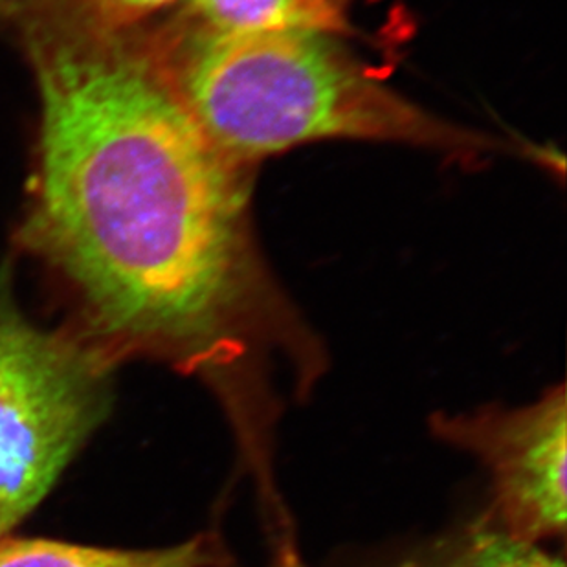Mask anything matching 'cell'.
<instances>
[{
    "label": "cell",
    "instance_id": "8",
    "mask_svg": "<svg viewBox=\"0 0 567 567\" xmlns=\"http://www.w3.org/2000/svg\"><path fill=\"white\" fill-rule=\"evenodd\" d=\"M178 0H75L78 10L109 30L127 32L145 17L177 4Z\"/></svg>",
    "mask_w": 567,
    "mask_h": 567
},
{
    "label": "cell",
    "instance_id": "4",
    "mask_svg": "<svg viewBox=\"0 0 567 567\" xmlns=\"http://www.w3.org/2000/svg\"><path fill=\"white\" fill-rule=\"evenodd\" d=\"M440 440L476 455L491 472L487 518L519 540L566 533L567 406L564 384L527 406L435 413Z\"/></svg>",
    "mask_w": 567,
    "mask_h": 567
},
{
    "label": "cell",
    "instance_id": "6",
    "mask_svg": "<svg viewBox=\"0 0 567 567\" xmlns=\"http://www.w3.org/2000/svg\"><path fill=\"white\" fill-rule=\"evenodd\" d=\"M195 27L215 33H348L337 0H189Z\"/></svg>",
    "mask_w": 567,
    "mask_h": 567
},
{
    "label": "cell",
    "instance_id": "7",
    "mask_svg": "<svg viewBox=\"0 0 567 567\" xmlns=\"http://www.w3.org/2000/svg\"><path fill=\"white\" fill-rule=\"evenodd\" d=\"M401 567H566L538 544L519 540L491 519H480Z\"/></svg>",
    "mask_w": 567,
    "mask_h": 567
},
{
    "label": "cell",
    "instance_id": "5",
    "mask_svg": "<svg viewBox=\"0 0 567 567\" xmlns=\"http://www.w3.org/2000/svg\"><path fill=\"white\" fill-rule=\"evenodd\" d=\"M220 557L204 536L158 549H103L54 540H0V567H209Z\"/></svg>",
    "mask_w": 567,
    "mask_h": 567
},
{
    "label": "cell",
    "instance_id": "2",
    "mask_svg": "<svg viewBox=\"0 0 567 567\" xmlns=\"http://www.w3.org/2000/svg\"><path fill=\"white\" fill-rule=\"evenodd\" d=\"M209 144L237 166L316 140H370L452 155L496 140L435 118L382 85L334 35L215 33L189 24L150 43Z\"/></svg>",
    "mask_w": 567,
    "mask_h": 567
},
{
    "label": "cell",
    "instance_id": "1",
    "mask_svg": "<svg viewBox=\"0 0 567 567\" xmlns=\"http://www.w3.org/2000/svg\"><path fill=\"white\" fill-rule=\"evenodd\" d=\"M69 10L22 30L41 96L22 243L69 284L92 346L208 382L247 460L268 454L272 370L316 349L262 270L243 166L193 122L150 43Z\"/></svg>",
    "mask_w": 567,
    "mask_h": 567
},
{
    "label": "cell",
    "instance_id": "9",
    "mask_svg": "<svg viewBox=\"0 0 567 567\" xmlns=\"http://www.w3.org/2000/svg\"><path fill=\"white\" fill-rule=\"evenodd\" d=\"M74 0H0V19L13 22L19 30L70 10Z\"/></svg>",
    "mask_w": 567,
    "mask_h": 567
},
{
    "label": "cell",
    "instance_id": "3",
    "mask_svg": "<svg viewBox=\"0 0 567 567\" xmlns=\"http://www.w3.org/2000/svg\"><path fill=\"white\" fill-rule=\"evenodd\" d=\"M114 360L0 296V540L54 487L111 406Z\"/></svg>",
    "mask_w": 567,
    "mask_h": 567
},
{
    "label": "cell",
    "instance_id": "10",
    "mask_svg": "<svg viewBox=\"0 0 567 567\" xmlns=\"http://www.w3.org/2000/svg\"><path fill=\"white\" fill-rule=\"evenodd\" d=\"M209 567H237L234 566V564L228 560V558L223 557L220 555L217 560H215L214 564ZM267 567H307L306 564H303V560H301L300 555H298V551H289V553H278L276 555V558H274L272 564Z\"/></svg>",
    "mask_w": 567,
    "mask_h": 567
}]
</instances>
